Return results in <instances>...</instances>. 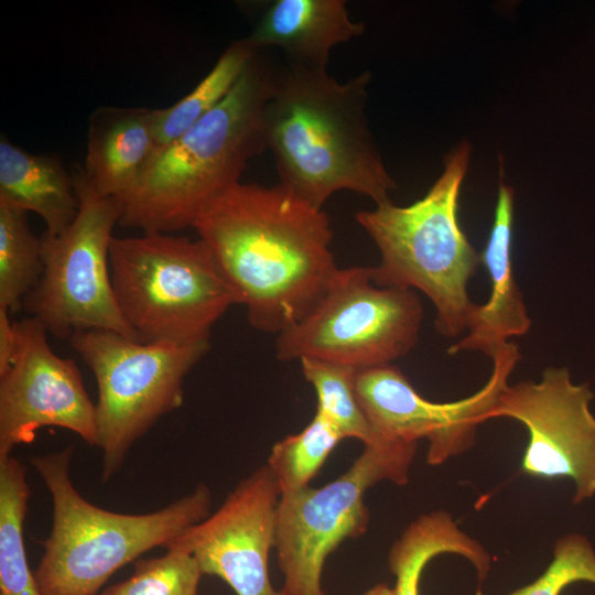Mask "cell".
Masks as SVG:
<instances>
[{
    "instance_id": "obj_1",
    "label": "cell",
    "mask_w": 595,
    "mask_h": 595,
    "mask_svg": "<svg viewBox=\"0 0 595 595\" xmlns=\"http://www.w3.org/2000/svg\"><path fill=\"white\" fill-rule=\"evenodd\" d=\"M193 228L261 332L279 335L307 316L339 269L327 214L281 184L239 182Z\"/></svg>"
},
{
    "instance_id": "obj_2",
    "label": "cell",
    "mask_w": 595,
    "mask_h": 595,
    "mask_svg": "<svg viewBox=\"0 0 595 595\" xmlns=\"http://www.w3.org/2000/svg\"><path fill=\"white\" fill-rule=\"evenodd\" d=\"M370 80L369 71L338 82L327 69L280 68L263 112L267 150L280 184L315 207L339 191L381 205L397 188L365 113Z\"/></svg>"
},
{
    "instance_id": "obj_3",
    "label": "cell",
    "mask_w": 595,
    "mask_h": 595,
    "mask_svg": "<svg viewBox=\"0 0 595 595\" xmlns=\"http://www.w3.org/2000/svg\"><path fill=\"white\" fill-rule=\"evenodd\" d=\"M280 68L259 50L230 93L149 162L119 201L118 221L142 232L193 227L201 210L240 182L267 151L263 112Z\"/></svg>"
},
{
    "instance_id": "obj_4",
    "label": "cell",
    "mask_w": 595,
    "mask_h": 595,
    "mask_svg": "<svg viewBox=\"0 0 595 595\" xmlns=\"http://www.w3.org/2000/svg\"><path fill=\"white\" fill-rule=\"evenodd\" d=\"M472 147L461 142L428 193L409 206L390 202L355 215L380 252L372 267L378 286L420 290L433 303L434 325L443 336L466 331L476 304L467 286L482 262L458 221V201Z\"/></svg>"
},
{
    "instance_id": "obj_5",
    "label": "cell",
    "mask_w": 595,
    "mask_h": 595,
    "mask_svg": "<svg viewBox=\"0 0 595 595\" xmlns=\"http://www.w3.org/2000/svg\"><path fill=\"white\" fill-rule=\"evenodd\" d=\"M72 455L68 446L30 458L53 500L52 530L34 572L42 595H96L118 569L210 515L212 493L204 484L149 513L101 509L73 486Z\"/></svg>"
},
{
    "instance_id": "obj_6",
    "label": "cell",
    "mask_w": 595,
    "mask_h": 595,
    "mask_svg": "<svg viewBox=\"0 0 595 595\" xmlns=\"http://www.w3.org/2000/svg\"><path fill=\"white\" fill-rule=\"evenodd\" d=\"M109 268L118 309L144 343L209 342L214 324L238 304L199 238L165 232L113 237Z\"/></svg>"
},
{
    "instance_id": "obj_7",
    "label": "cell",
    "mask_w": 595,
    "mask_h": 595,
    "mask_svg": "<svg viewBox=\"0 0 595 595\" xmlns=\"http://www.w3.org/2000/svg\"><path fill=\"white\" fill-rule=\"evenodd\" d=\"M69 343L96 377L97 446L107 482L132 445L183 404L184 379L208 351L209 342L144 343L112 331L83 329Z\"/></svg>"
},
{
    "instance_id": "obj_8",
    "label": "cell",
    "mask_w": 595,
    "mask_h": 595,
    "mask_svg": "<svg viewBox=\"0 0 595 595\" xmlns=\"http://www.w3.org/2000/svg\"><path fill=\"white\" fill-rule=\"evenodd\" d=\"M416 445L385 440L365 445L335 480L280 495L274 549L284 595H325L322 575L327 556L368 528L365 493L382 480L408 484Z\"/></svg>"
},
{
    "instance_id": "obj_9",
    "label": "cell",
    "mask_w": 595,
    "mask_h": 595,
    "mask_svg": "<svg viewBox=\"0 0 595 595\" xmlns=\"http://www.w3.org/2000/svg\"><path fill=\"white\" fill-rule=\"evenodd\" d=\"M422 320L414 290L376 285L372 267L338 269L313 311L278 335L275 355L357 370L390 365L415 346Z\"/></svg>"
},
{
    "instance_id": "obj_10",
    "label": "cell",
    "mask_w": 595,
    "mask_h": 595,
    "mask_svg": "<svg viewBox=\"0 0 595 595\" xmlns=\"http://www.w3.org/2000/svg\"><path fill=\"white\" fill-rule=\"evenodd\" d=\"M73 176L77 216L61 235L41 237L44 270L25 298V307L60 338L83 329H107L141 342L118 309L110 279L109 250L121 202L101 195L83 169Z\"/></svg>"
},
{
    "instance_id": "obj_11",
    "label": "cell",
    "mask_w": 595,
    "mask_h": 595,
    "mask_svg": "<svg viewBox=\"0 0 595 595\" xmlns=\"http://www.w3.org/2000/svg\"><path fill=\"white\" fill-rule=\"evenodd\" d=\"M521 355L507 343L491 357L488 381L475 393L453 402L423 398L394 366L359 370L355 390L359 404L380 440L428 441L426 463L437 466L472 448L477 428L489 415Z\"/></svg>"
},
{
    "instance_id": "obj_12",
    "label": "cell",
    "mask_w": 595,
    "mask_h": 595,
    "mask_svg": "<svg viewBox=\"0 0 595 595\" xmlns=\"http://www.w3.org/2000/svg\"><path fill=\"white\" fill-rule=\"evenodd\" d=\"M593 398L589 386L574 383L566 368L548 367L538 382L507 385L489 415L524 425L529 439L522 472L536 478L573 480V504L595 495Z\"/></svg>"
},
{
    "instance_id": "obj_13",
    "label": "cell",
    "mask_w": 595,
    "mask_h": 595,
    "mask_svg": "<svg viewBox=\"0 0 595 595\" xmlns=\"http://www.w3.org/2000/svg\"><path fill=\"white\" fill-rule=\"evenodd\" d=\"M15 326L17 354L0 376V459L31 443L44 426L69 430L97 446L96 405L77 365L52 350L47 329L36 318H23Z\"/></svg>"
},
{
    "instance_id": "obj_14",
    "label": "cell",
    "mask_w": 595,
    "mask_h": 595,
    "mask_svg": "<svg viewBox=\"0 0 595 595\" xmlns=\"http://www.w3.org/2000/svg\"><path fill=\"white\" fill-rule=\"evenodd\" d=\"M280 495L268 466H260L215 512L186 528L164 548L192 554L203 574L220 577L237 595H284L273 587L268 569Z\"/></svg>"
},
{
    "instance_id": "obj_15",
    "label": "cell",
    "mask_w": 595,
    "mask_h": 595,
    "mask_svg": "<svg viewBox=\"0 0 595 595\" xmlns=\"http://www.w3.org/2000/svg\"><path fill=\"white\" fill-rule=\"evenodd\" d=\"M499 180L494 221L482 253V262L490 279V295L486 303L475 305L467 333L448 347L447 353L482 351L489 358L509 339L528 333V315L512 267V226L515 192Z\"/></svg>"
},
{
    "instance_id": "obj_16",
    "label": "cell",
    "mask_w": 595,
    "mask_h": 595,
    "mask_svg": "<svg viewBox=\"0 0 595 595\" xmlns=\"http://www.w3.org/2000/svg\"><path fill=\"white\" fill-rule=\"evenodd\" d=\"M364 32L344 0H275L247 39L259 50H281L288 65L327 69L331 51Z\"/></svg>"
},
{
    "instance_id": "obj_17",
    "label": "cell",
    "mask_w": 595,
    "mask_h": 595,
    "mask_svg": "<svg viewBox=\"0 0 595 595\" xmlns=\"http://www.w3.org/2000/svg\"><path fill=\"white\" fill-rule=\"evenodd\" d=\"M158 109L101 107L89 119L83 171L104 196L122 198L156 153Z\"/></svg>"
},
{
    "instance_id": "obj_18",
    "label": "cell",
    "mask_w": 595,
    "mask_h": 595,
    "mask_svg": "<svg viewBox=\"0 0 595 595\" xmlns=\"http://www.w3.org/2000/svg\"><path fill=\"white\" fill-rule=\"evenodd\" d=\"M0 202L37 214L52 237L64 232L79 209L74 176L57 156L26 152L4 137L0 140Z\"/></svg>"
},
{
    "instance_id": "obj_19",
    "label": "cell",
    "mask_w": 595,
    "mask_h": 595,
    "mask_svg": "<svg viewBox=\"0 0 595 595\" xmlns=\"http://www.w3.org/2000/svg\"><path fill=\"white\" fill-rule=\"evenodd\" d=\"M29 497L25 466L13 456L0 459V595H42L24 547Z\"/></svg>"
},
{
    "instance_id": "obj_20",
    "label": "cell",
    "mask_w": 595,
    "mask_h": 595,
    "mask_svg": "<svg viewBox=\"0 0 595 595\" xmlns=\"http://www.w3.org/2000/svg\"><path fill=\"white\" fill-rule=\"evenodd\" d=\"M258 51L247 37L232 42L186 96L169 108L158 109L156 153L223 101Z\"/></svg>"
},
{
    "instance_id": "obj_21",
    "label": "cell",
    "mask_w": 595,
    "mask_h": 595,
    "mask_svg": "<svg viewBox=\"0 0 595 595\" xmlns=\"http://www.w3.org/2000/svg\"><path fill=\"white\" fill-rule=\"evenodd\" d=\"M26 212L0 202V306L15 312L37 285L44 270L41 237Z\"/></svg>"
},
{
    "instance_id": "obj_22",
    "label": "cell",
    "mask_w": 595,
    "mask_h": 595,
    "mask_svg": "<svg viewBox=\"0 0 595 595\" xmlns=\"http://www.w3.org/2000/svg\"><path fill=\"white\" fill-rule=\"evenodd\" d=\"M303 376L317 397L316 411L343 435L364 446L380 442L358 402L355 379L359 370L315 358L300 360Z\"/></svg>"
},
{
    "instance_id": "obj_23",
    "label": "cell",
    "mask_w": 595,
    "mask_h": 595,
    "mask_svg": "<svg viewBox=\"0 0 595 595\" xmlns=\"http://www.w3.org/2000/svg\"><path fill=\"white\" fill-rule=\"evenodd\" d=\"M343 440L339 431L316 411L302 431L278 441L266 465L275 478L280 493L310 486L311 479Z\"/></svg>"
},
{
    "instance_id": "obj_24",
    "label": "cell",
    "mask_w": 595,
    "mask_h": 595,
    "mask_svg": "<svg viewBox=\"0 0 595 595\" xmlns=\"http://www.w3.org/2000/svg\"><path fill=\"white\" fill-rule=\"evenodd\" d=\"M202 575L192 554L169 549L163 556L137 561L129 578L101 595H196Z\"/></svg>"
},
{
    "instance_id": "obj_25",
    "label": "cell",
    "mask_w": 595,
    "mask_h": 595,
    "mask_svg": "<svg viewBox=\"0 0 595 595\" xmlns=\"http://www.w3.org/2000/svg\"><path fill=\"white\" fill-rule=\"evenodd\" d=\"M576 582L595 585V550L586 537L571 533L556 539L545 571L509 595H560L567 585Z\"/></svg>"
},
{
    "instance_id": "obj_26",
    "label": "cell",
    "mask_w": 595,
    "mask_h": 595,
    "mask_svg": "<svg viewBox=\"0 0 595 595\" xmlns=\"http://www.w3.org/2000/svg\"><path fill=\"white\" fill-rule=\"evenodd\" d=\"M9 312L0 306V376L9 370L18 348L17 326L10 320Z\"/></svg>"
},
{
    "instance_id": "obj_27",
    "label": "cell",
    "mask_w": 595,
    "mask_h": 595,
    "mask_svg": "<svg viewBox=\"0 0 595 595\" xmlns=\"http://www.w3.org/2000/svg\"><path fill=\"white\" fill-rule=\"evenodd\" d=\"M361 595H394V591L393 587H390L385 583H379L367 589Z\"/></svg>"
}]
</instances>
